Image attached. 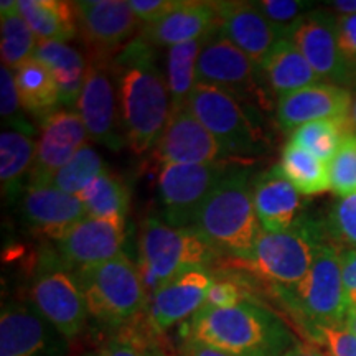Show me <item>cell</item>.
Masks as SVG:
<instances>
[{"mask_svg":"<svg viewBox=\"0 0 356 356\" xmlns=\"http://www.w3.org/2000/svg\"><path fill=\"white\" fill-rule=\"evenodd\" d=\"M218 32L215 2L180 0L178 6L155 24L144 25L140 37L154 47H177Z\"/></svg>","mask_w":356,"mask_h":356,"instance_id":"603a6c76","label":"cell"},{"mask_svg":"<svg viewBox=\"0 0 356 356\" xmlns=\"http://www.w3.org/2000/svg\"><path fill=\"white\" fill-rule=\"evenodd\" d=\"M30 302L42 317L71 341L83 332L88 307L76 275L61 264H47L35 275Z\"/></svg>","mask_w":356,"mask_h":356,"instance_id":"8fae6325","label":"cell"},{"mask_svg":"<svg viewBox=\"0 0 356 356\" xmlns=\"http://www.w3.org/2000/svg\"><path fill=\"white\" fill-rule=\"evenodd\" d=\"M350 127V121H337V119L309 122L292 131L289 142L302 147L323 162L330 163V160L340 149L345 134L351 131Z\"/></svg>","mask_w":356,"mask_h":356,"instance_id":"836d02e7","label":"cell"},{"mask_svg":"<svg viewBox=\"0 0 356 356\" xmlns=\"http://www.w3.org/2000/svg\"><path fill=\"white\" fill-rule=\"evenodd\" d=\"M178 2L180 0H129V7L144 26L165 17L178 6Z\"/></svg>","mask_w":356,"mask_h":356,"instance_id":"7bdbcfd3","label":"cell"},{"mask_svg":"<svg viewBox=\"0 0 356 356\" xmlns=\"http://www.w3.org/2000/svg\"><path fill=\"white\" fill-rule=\"evenodd\" d=\"M254 6L267 22L282 33L284 38L296 22H299L305 13L314 10L312 8L314 3L302 2V0H259L254 2Z\"/></svg>","mask_w":356,"mask_h":356,"instance_id":"60d3db41","label":"cell"},{"mask_svg":"<svg viewBox=\"0 0 356 356\" xmlns=\"http://www.w3.org/2000/svg\"><path fill=\"white\" fill-rule=\"evenodd\" d=\"M74 275L89 315L108 327L122 328L139 317L149 304L139 266L124 252Z\"/></svg>","mask_w":356,"mask_h":356,"instance_id":"8992f818","label":"cell"},{"mask_svg":"<svg viewBox=\"0 0 356 356\" xmlns=\"http://www.w3.org/2000/svg\"><path fill=\"white\" fill-rule=\"evenodd\" d=\"M193 228L218 252L248 261L262 229L252 202L251 172L233 168L226 173L204 200Z\"/></svg>","mask_w":356,"mask_h":356,"instance_id":"3957f363","label":"cell"},{"mask_svg":"<svg viewBox=\"0 0 356 356\" xmlns=\"http://www.w3.org/2000/svg\"><path fill=\"white\" fill-rule=\"evenodd\" d=\"M345 327L348 328L350 332H353L356 335V309H350L346 312V317H345Z\"/></svg>","mask_w":356,"mask_h":356,"instance_id":"681fc988","label":"cell"},{"mask_svg":"<svg viewBox=\"0 0 356 356\" xmlns=\"http://www.w3.org/2000/svg\"><path fill=\"white\" fill-rule=\"evenodd\" d=\"M289 314L293 315L302 332L314 327L343 325L346 305L340 249L330 241L317 251L309 274L297 287L277 292Z\"/></svg>","mask_w":356,"mask_h":356,"instance_id":"52a82bcc","label":"cell"},{"mask_svg":"<svg viewBox=\"0 0 356 356\" xmlns=\"http://www.w3.org/2000/svg\"><path fill=\"white\" fill-rule=\"evenodd\" d=\"M304 335L327 356H356V335L345 325L314 327L305 330Z\"/></svg>","mask_w":356,"mask_h":356,"instance_id":"ab89813d","label":"cell"},{"mask_svg":"<svg viewBox=\"0 0 356 356\" xmlns=\"http://www.w3.org/2000/svg\"><path fill=\"white\" fill-rule=\"evenodd\" d=\"M284 356H327V355H325L317 345L310 343V341L299 340Z\"/></svg>","mask_w":356,"mask_h":356,"instance_id":"7dc6e473","label":"cell"},{"mask_svg":"<svg viewBox=\"0 0 356 356\" xmlns=\"http://www.w3.org/2000/svg\"><path fill=\"white\" fill-rule=\"evenodd\" d=\"M259 71L279 97L323 83L299 48L289 38H280L275 43Z\"/></svg>","mask_w":356,"mask_h":356,"instance_id":"d4e9b609","label":"cell"},{"mask_svg":"<svg viewBox=\"0 0 356 356\" xmlns=\"http://www.w3.org/2000/svg\"><path fill=\"white\" fill-rule=\"evenodd\" d=\"M111 58L89 55L76 113L86 127L89 139L111 150H121L127 144Z\"/></svg>","mask_w":356,"mask_h":356,"instance_id":"9c48e42d","label":"cell"},{"mask_svg":"<svg viewBox=\"0 0 356 356\" xmlns=\"http://www.w3.org/2000/svg\"><path fill=\"white\" fill-rule=\"evenodd\" d=\"M186 109L216 137L228 155L246 157L262 150L266 140L259 126L243 108V102L229 92L198 83Z\"/></svg>","mask_w":356,"mask_h":356,"instance_id":"ba28073f","label":"cell"},{"mask_svg":"<svg viewBox=\"0 0 356 356\" xmlns=\"http://www.w3.org/2000/svg\"><path fill=\"white\" fill-rule=\"evenodd\" d=\"M228 173L221 162L208 165H163L159 172V202L163 220L175 228H191L200 208Z\"/></svg>","mask_w":356,"mask_h":356,"instance_id":"30bf717a","label":"cell"},{"mask_svg":"<svg viewBox=\"0 0 356 356\" xmlns=\"http://www.w3.org/2000/svg\"><path fill=\"white\" fill-rule=\"evenodd\" d=\"M126 225L86 216L58 243L60 262L71 273L114 259L122 252Z\"/></svg>","mask_w":356,"mask_h":356,"instance_id":"ac0fdd59","label":"cell"},{"mask_svg":"<svg viewBox=\"0 0 356 356\" xmlns=\"http://www.w3.org/2000/svg\"><path fill=\"white\" fill-rule=\"evenodd\" d=\"M152 152L160 167L208 165L228 157L216 137L188 109L170 114Z\"/></svg>","mask_w":356,"mask_h":356,"instance_id":"e0dca14e","label":"cell"},{"mask_svg":"<svg viewBox=\"0 0 356 356\" xmlns=\"http://www.w3.org/2000/svg\"><path fill=\"white\" fill-rule=\"evenodd\" d=\"M248 300L244 291L231 280H215L202 309H229Z\"/></svg>","mask_w":356,"mask_h":356,"instance_id":"b9f144b4","label":"cell"},{"mask_svg":"<svg viewBox=\"0 0 356 356\" xmlns=\"http://www.w3.org/2000/svg\"><path fill=\"white\" fill-rule=\"evenodd\" d=\"M17 8L38 42L66 43L79 33L74 3L66 0H17Z\"/></svg>","mask_w":356,"mask_h":356,"instance_id":"4316f807","label":"cell"},{"mask_svg":"<svg viewBox=\"0 0 356 356\" xmlns=\"http://www.w3.org/2000/svg\"><path fill=\"white\" fill-rule=\"evenodd\" d=\"M218 33L251 58L257 68L273 51L282 33L270 25L254 2H215Z\"/></svg>","mask_w":356,"mask_h":356,"instance_id":"44dd1931","label":"cell"},{"mask_svg":"<svg viewBox=\"0 0 356 356\" xmlns=\"http://www.w3.org/2000/svg\"><path fill=\"white\" fill-rule=\"evenodd\" d=\"M259 68L252 63L251 58L236 48L220 33H213L204 43L198 58V83L210 84L229 92L231 96L252 97L261 102Z\"/></svg>","mask_w":356,"mask_h":356,"instance_id":"9a60e30c","label":"cell"},{"mask_svg":"<svg viewBox=\"0 0 356 356\" xmlns=\"http://www.w3.org/2000/svg\"><path fill=\"white\" fill-rule=\"evenodd\" d=\"M338 42L346 65L350 70L356 71V15L338 17Z\"/></svg>","mask_w":356,"mask_h":356,"instance_id":"ee69618b","label":"cell"},{"mask_svg":"<svg viewBox=\"0 0 356 356\" xmlns=\"http://www.w3.org/2000/svg\"><path fill=\"white\" fill-rule=\"evenodd\" d=\"M208 37L193 40V42L177 44L167 51V86L170 92L172 114L185 111L188 106L190 95L198 84V58Z\"/></svg>","mask_w":356,"mask_h":356,"instance_id":"f546056e","label":"cell"},{"mask_svg":"<svg viewBox=\"0 0 356 356\" xmlns=\"http://www.w3.org/2000/svg\"><path fill=\"white\" fill-rule=\"evenodd\" d=\"M327 241L323 222L302 216L291 229L280 233L261 229L252 256L243 264L269 282L275 293L291 291L305 279L320 246Z\"/></svg>","mask_w":356,"mask_h":356,"instance_id":"277c9868","label":"cell"},{"mask_svg":"<svg viewBox=\"0 0 356 356\" xmlns=\"http://www.w3.org/2000/svg\"><path fill=\"white\" fill-rule=\"evenodd\" d=\"M286 38L299 48L323 83L346 88L353 84V71L346 65L338 42V17L325 8H314L296 22Z\"/></svg>","mask_w":356,"mask_h":356,"instance_id":"7c38bea8","label":"cell"},{"mask_svg":"<svg viewBox=\"0 0 356 356\" xmlns=\"http://www.w3.org/2000/svg\"><path fill=\"white\" fill-rule=\"evenodd\" d=\"M178 356H231L225 351L204 345L193 338L188 333L180 330V346H178Z\"/></svg>","mask_w":356,"mask_h":356,"instance_id":"bcb514c9","label":"cell"},{"mask_svg":"<svg viewBox=\"0 0 356 356\" xmlns=\"http://www.w3.org/2000/svg\"><path fill=\"white\" fill-rule=\"evenodd\" d=\"M0 32H2V65L17 71L35 58L38 38L17 8V0L0 3Z\"/></svg>","mask_w":356,"mask_h":356,"instance_id":"1f68e13d","label":"cell"},{"mask_svg":"<svg viewBox=\"0 0 356 356\" xmlns=\"http://www.w3.org/2000/svg\"><path fill=\"white\" fill-rule=\"evenodd\" d=\"M157 330L150 323L147 332L134 328L131 325H124L119 328V333L99 350L97 356H170L165 350L157 346L152 338V333Z\"/></svg>","mask_w":356,"mask_h":356,"instance_id":"d590c367","label":"cell"},{"mask_svg":"<svg viewBox=\"0 0 356 356\" xmlns=\"http://www.w3.org/2000/svg\"><path fill=\"white\" fill-rule=\"evenodd\" d=\"M74 3L78 30L91 55L114 56L139 37L140 20L124 0H79Z\"/></svg>","mask_w":356,"mask_h":356,"instance_id":"5bb4252c","label":"cell"},{"mask_svg":"<svg viewBox=\"0 0 356 356\" xmlns=\"http://www.w3.org/2000/svg\"><path fill=\"white\" fill-rule=\"evenodd\" d=\"M252 202L261 228L270 233L291 229L302 218L300 193L275 170V167L254 178Z\"/></svg>","mask_w":356,"mask_h":356,"instance_id":"cb8c5ba5","label":"cell"},{"mask_svg":"<svg viewBox=\"0 0 356 356\" xmlns=\"http://www.w3.org/2000/svg\"><path fill=\"white\" fill-rule=\"evenodd\" d=\"M108 167L91 145H84L66 165L56 173L50 185L70 195H79L88 188Z\"/></svg>","mask_w":356,"mask_h":356,"instance_id":"e575fe53","label":"cell"},{"mask_svg":"<svg viewBox=\"0 0 356 356\" xmlns=\"http://www.w3.org/2000/svg\"><path fill=\"white\" fill-rule=\"evenodd\" d=\"M0 113H2L3 126H7V129L35 136V127L26 121V113L22 108L15 74L3 65L0 68Z\"/></svg>","mask_w":356,"mask_h":356,"instance_id":"f35d334b","label":"cell"},{"mask_svg":"<svg viewBox=\"0 0 356 356\" xmlns=\"http://www.w3.org/2000/svg\"><path fill=\"white\" fill-rule=\"evenodd\" d=\"M346 305L356 309V249H340Z\"/></svg>","mask_w":356,"mask_h":356,"instance_id":"f6af8a7d","label":"cell"},{"mask_svg":"<svg viewBox=\"0 0 356 356\" xmlns=\"http://www.w3.org/2000/svg\"><path fill=\"white\" fill-rule=\"evenodd\" d=\"M330 6L333 10L341 13V17L356 15V0H335Z\"/></svg>","mask_w":356,"mask_h":356,"instance_id":"c3c4849f","label":"cell"},{"mask_svg":"<svg viewBox=\"0 0 356 356\" xmlns=\"http://www.w3.org/2000/svg\"><path fill=\"white\" fill-rule=\"evenodd\" d=\"M215 282L207 267L178 274L149 297V320L159 333L186 323L204 305L208 291Z\"/></svg>","mask_w":356,"mask_h":356,"instance_id":"d6986e66","label":"cell"},{"mask_svg":"<svg viewBox=\"0 0 356 356\" xmlns=\"http://www.w3.org/2000/svg\"><path fill=\"white\" fill-rule=\"evenodd\" d=\"M275 170L300 195H320L332 190L328 163L292 142L282 149Z\"/></svg>","mask_w":356,"mask_h":356,"instance_id":"4dcf8cb0","label":"cell"},{"mask_svg":"<svg viewBox=\"0 0 356 356\" xmlns=\"http://www.w3.org/2000/svg\"><path fill=\"white\" fill-rule=\"evenodd\" d=\"M0 356H70V341L32 305L8 300L0 314Z\"/></svg>","mask_w":356,"mask_h":356,"instance_id":"4fadbf2b","label":"cell"},{"mask_svg":"<svg viewBox=\"0 0 356 356\" xmlns=\"http://www.w3.org/2000/svg\"><path fill=\"white\" fill-rule=\"evenodd\" d=\"M13 74L22 108L26 114L33 115L42 122L48 115L60 111V91L51 71L43 63L33 58L32 61L13 71Z\"/></svg>","mask_w":356,"mask_h":356,"instance_id":"83f0119b","label":"cell"},{"mask_svg":"<svg viewBox=\"0 0 356 356\" xmlns=\"http://www.w3.org/2000/svg\"><path fill=\"white\" fill-rule=\"evenodd\" d=\"M218 251L195 228H175L157 218H147L139 234V270L147 296L190 269L207 267Z\"/></svg>","mask_w":356,"mask_h":356,"instance_id":"5b68a950","label":"cell"},{"mask_svg":"<svg viewBox=\"0 0 356 356\" xmlns=\"http://www.w3.org/2000/svg\"><path fill=\"white\" fill-rule=\"evenodd\" d=\"M323 225L328 241L338 249H356V195L338 197Z\"/></svg>","mask_w":356,"mask_h":356,"instance_id":"8d00e7d4","label":"cell"},{"mask_svg":"<svg viewBox=\"0 0 356 356\" xmlns=\"http://www.w3.org/2000/svg\"><path fill=\"white\" fill-rule=\"evenodd\" d=\"M332 191L338 197L356 195V132L348 131L340 149L328 163Z\"/></svg>","mask_w":356,"mask_h":356,"instance_id":"74e56055","label":"cell"},{"mask_svg":"<svg viewBox=\"0 0 356 356\" xmlns=\"http://www.w3.org/2000/svg\"><path fill=\"white\" fill-rule=\"evenodd\" d=\"M35 60L51 71L60 91L61 106L76 111L88 71V60L81 51L68 43L38 42Z\"/></svg>","mask_w":356,"mask_h":356,"instance_id":"484cf974","label":"cell"},{"mask_svg":"<svg viewBox=\"0 0 356 356\" xmlns=\"http://www.w3.org/2000/svg\"><path fill=\"white\" fill-rule=\"evenodd\" d=\"M350 126L351 131L356 132V95L353 96V102H351V111H350Z\"/></svg>","mask_w":356,"mask_h":356,"instance_id":"f907efd6","label":"cell"},{"mask_svg":"<svg viewBox=\"0 0 356 356\" xmlns=\"http://www.w3.org/2000/svg\"><path fill=\"white\" fill-rule=\"evenodd\" d=\"M181 332L231 356H284L299 341L279 314L249 299L229 309H200Z\"/></svg>","mask_w":356,"mask_h":356,"instance_id":"7a4b0ae2","label":"cell"},{"mask_svg":"<svg viewBox=\"0 0 356 356\" xmlns=\"http://www.w3.org/2000/svg\"><path fill=\"white\" fill-rule=\"evenodd\" d=\"M37 140L29 134L3 129L0 136V181L2 193L8 200L19 197L25 178L30 180Z\"/></svg>","mask_w":356,"mask_h":356,"instance_id":"f1b7e54d","label":"cell"},{"mask_svg":"<svg viewBox=\"0 0 356 356\" xmlns=\"http://www.w3.org/2000/svg\"><path fill=\"white\" fill-rule=\"evenodd\" d=\"M353 86L356 89V71H355V76H353Z\"/></svg>","mask_w":356,"mask_h":356,"instance_id":"816d5d0a","label":"cell"},{"mask_svg":"<svg viewBox=\"0 0 356 356\" xmlns=\"http://www.w3.org/2000/svg\"><path fill=\"white\" fill-rule=\"evenodd\" d=\"M88 131L73 109H60L40 122L29 185H50L58 172L88 145Z\"/></svg>","mask_w":356,"mask_h":356,"instance_id":"2e32d148","label":"cell"},{"mask_svg":"<svg viewBox=\"0 0 356 356\" xmlns=\"http://www.w3.org/2000/svg\"><path fill=\"white\" fill-rule=\"evenodd\" d=\"M88 216L126 225L129 213V190L114 173L106 170L79 195Z\"/></svg>","mask_w":356,"mask_h":356,"instance_id":"d6a6232c","label":"cell"},{"mask_svg":"<svg viewBox=\"0 0 356 356\" xmlns=\"http://www.w3.org/2000/svg\"><path fill=\"white\" fill-rule=\"evenodd\" d=\"M126 144L134 154L154 150L172 114L170 92L152 43L140 35L111 58Z\"/></svg>","mask_w":356,"mask_h":356,"instance_id":"6da1fadb","label":"cell"},{"mask_svg":"<svg viewBox=\"0 0 356 356\" xmlns=\"http://www.w3.org/2000/svg\"><path fill=\"white\" fill-rule=\"evenodd\" d=\"M351 102L353 96L350 89L330 83H318L279 97L275 115L279 126L284 131L292 132L315 121H350Z\"/></svg>","mask_w":356,"mask_h":356,"instance_id":"7402d4cb","label":"cell"},{"mask_svg":"<svg viewBox=\"0 0 356 356\" xmlns=\"http://www.w3.org/2000/svg\"><path fill=\"white\" fill-rule=\"evenodd\" d=\"M20 213L30 229L53 241H60L74 225L88 216L81 198L53 185H26Z\"/></svg>","mask_w":356,"mask_h":356,"instance_id":"ffe728a7","label":"cell"}]
</instances>
